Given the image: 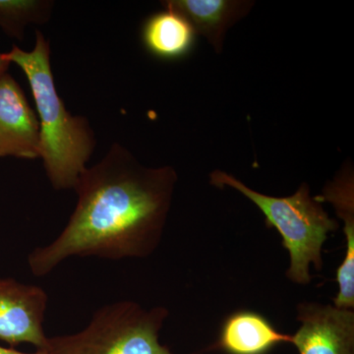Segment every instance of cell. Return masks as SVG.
<instances>
[{"label":"cell","instance_id":"cell-7","mask_svg":"<svg viewBox=\"0 0 354 354\" xmlns=\"http://www.w3.org/2000/svg\"><path fill=\"white\" fill-rule=\"evenodd\" d=\"M39 158V125L19 83L0 77V158Z\"/></svg>","mask_w":354,"mask_h":354},{"label":"cell","instance_id":"cell-12","mask_svg":"<svg viewBox=\"0 0 354 354\" xmlns=\"http://www.w3.org/2000/svg\"><path fill=\"white\" fill-rule=\"evenodd\" d=\"M53 6L50 0H0V28L10 38L22 41L28 26L50 21Z\"/></svg>","mask_w":354,"mask_h":354},{"label":"cell","instance_id":"cell-3","mask_svg":"<svg viewBox=\"0 0 354 354\" xmlns=\"http://www.w3.org/2000/svg\"><path fill=\"white\" fill-rule=\"evenodd\" d=\"M209 180L214 187L237 191L258 207L266 225L279 232L290 256L286 279L298 286L311 283V267L322 271L324 244L330 234L339 230V223L328 214L322 203L312 196L309 184H300L290 196L274 197L252 189L221 169L212 171Z\"/></svg>","mask_w":354,"mask_h":354},{"label":"cell","instance_id":"cell-8","mask_svg":"<svg viewBox=\"0 0 354 354\" xmlns=\"http://www.w3.org/2000/svg\"><path fill=\"white\" fill-rule=\"evenodd\" d=\"M315 198L322 204L330 203L337 218L344 221L346 253L337 270L339 292L333 304L337 308L354 310V174L351 162L344 164Z\"/></svg>","mask_w":354,"mask_h":354},{"label":"cell","instance_id":"cell-1","mask_svg":"<svg viewBox=\"0 0 354 354\" xmlns=\"http://www.w3.org/2000/svg\"><path fill=\"white\" fill-rule=\"evenodd\" d=\"M177 181L174 167H146L113 144L79 177L76 207L64 230L28 256L32 274L48 276L70 258L150 257L162 243Z\"/></svg>","mask_w":354,"mask_h":354},{"label":"cell","instance_id":"cell-14","mask_svg":"<svg viewBox=\"0 0 354 354\" xmlns=\"http://www.w3.org/2000/svg\"><path fill=\"white\" fill-rule=\"evenodd\" d=\"M10 62L6 59L4 53H0V77L6 74L8 71L9 66H10Z\"/></svg>","mask_w":354,"mask_h":354},{"label":"cell","instance_id":"cell-11","mask_svg":"<svg viewBox=\"0 0 354 354\" xmlns=\"http://www.w3.org/2000/svg\"><path fill=\"white\" fill-rule=\"evenodd\" d=\"M196 38L197 32L189 21L171 8L151 15L142 29L146 50L162 60L185 57L194 48Z\"/></svg>","mask_w":354,"mask_h":354},{"label":"cell","instance_id":"cell-15","mask_svg":"<svg viewBox=\"0 0 354 354\" xmlns=\"http://www.w3.org/2000/svg\"><path fill=\"white\" fill-rule=\"evenodd\" d=\"M191 354H209V353H205V351H198V353H193Z\"/></svg>","mask_w":354,"mask_h":354},{"label":"cell","instance_id":"cell-6","mask_svg":"<svg viewBox=\"0 0 354 354\" xmlns=\"http://www.w3.org/2000/svg\"><path fill=\"white\" fill-rule=\"evenodd\" d=\"M295 310L300 326L291 344L299 354H354V310L316 301Z\"/></svg>","mask_w":354,"mask_h":354},{"label":"cell","instance_id":"cell-5","mask_svg":"<svg viewBox=\"0 0 354 354\" xmlns=\"http://www.w3.org/2000/svg\"><path fill=\"white\" fill-rule=\"evenodd\" d=\"M48 295L38 286L25 285L14 279H0V339L18 346L29 344L44 349V330Z\"/></svg>","mask_w":354,"mask_h":354},{"label":"cell","instance_id":"cell-13","mask_svg":"<svg viewBox=\"0 0 354 354\" xmlns=\"http://www.w3.org/2000/svg\"><path fill=\"white\" fill-rule=\"evenodd\" d=\"M0 354H53L50 351H46V349H37L36 353H21V351H15L13 348H3L0 346Z\"/></svg>","mask_w":354,"mask_h":354},{"label":"cell","instance_id":"cell-9","mask_svg":"<svg viewBox=\"0 0 354 354\" xmlns=\"http://www.w3.org/2000/svg\"><path fill=\"white\" fill-rule=\"evenodd\" d=\"M164 8L183 15L216 53L223 50L228 30L245 17L255 6L250 0H165Z\"/></svg>","mask_w":354,"mask_h":354},{"label":"cell","instance_id":"cell-2","mask_svg":"<svg viewBox=\"0 0 354 354\" xmlns=\"http://www.w3.org/2000/svg\"><path fill=\"white\" fill-rule=\"evenodd\" d=\"M27 77L39 125V158L55 190L74 189L95 148V133L85 116L67 111L58 95L50 60V44L36 32L32 50L14 46L4 53Z\"/></svg>","mask_w":354,"mask_h":354},{"label":"cell","instance_id":"cell-4","mask_svg":"<svg viewBox=\"0 0 354 354\" xmlns=\"http://www.w3.org/2000/svg\"><path fill=\"white\" fill-rule=\"evenodd\" d=\"M169 316L167 307L144 308L122 300L97 309L87 327L72 335L48 337L53 354H174L160 342Z\"/></svg>","mask_w":354,"mask_h":354},{"label":"cell","instance_id":"cell-10","mask_svg":"<svg viewBox=\"0 0 354 354\" xmlns=\"http://www.w3.org/2000/svg\"><path fill=\"white\" fill-rule=\"evenodd\" d=\"M292 342V335L279 332L264 315L239 310L223 321L212 348L227 354H267L281 344Z\"/></svg>","mask_w":354,"mask_h":354}]
</instances>
